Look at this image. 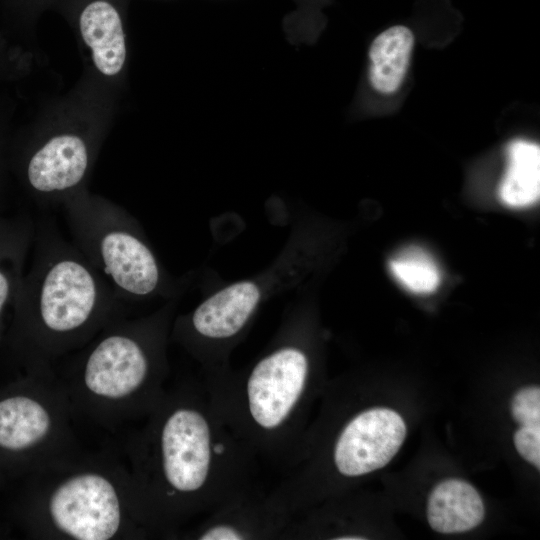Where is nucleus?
<instances>
[{"mask_svg":"<svg viewBox=\"0 0 540 540\" xmlns=\"http://www.w3.org/2000/svg\"><path fill=\"white\" fill-rule=\"evenodd\" d=\"M123 446L135 514L151 537L179 533L256 488V456L213 408L202 383L168 386Z\"/></svg>","mask_w":540,"mask_h":540,"instance_id":"nucleus-1","label":"nucleus"},{"mask_svg":"<svg viewBox=\"0 0 540 540\" xmlns=\"http://www.w3.org/2000/svg\"><path fill=\"white\" fill-rule=\"evenodd\" d=\"M307 323L296 309L250 364L203 377L215 411L256 456L288 469L306 434L316 386Z\"/></svg>","mask_w":540,"mask_h":540,"instance_id":"nucleus-2","label":"nucleus"},{"mask_svg":"<svg viewBox=\"0 0 540 540\" xmlns=\"http://www.w3.org/2000/svg\"><path fill=\"white\" fill-rule=\"evenodd\" d=\"M175 305L172 299L145 316H119L53 366L78 423L114 433L153 412L168 388Z\"/></svg>","mask_w":540,"mask_h":540,"instance_id":"nucleus-3","label":"nucleus"},{"mask_svg":"<svg viewBox=\"0 0 540 540\" xmlns=\"http://www.w3.org/2000/svg\"><path fill=\"white\" fill-rule=\"evenodd\" d=\"M33 256L14 307L15 344L30 368L54 366L124 315L84 255L50 225L34 229Z\"/></svg>","mask_w":540,"mask_h":540,"instance_id":"nucleus-4","label":"nucleus"},{"mask_svg":"<svg viewBox=\"0 0 540 540\" xmlns=\"http://www.w3.org/2000/svg\"><path fill=\"white\" fill-rule=\"evenodd\" d=\"M28 522L45 540L151 538L138 521L125 463L81 449L28 473Z\"/></svg>","mask_w":540,"mask_h":540,"instance_id":"nucleus-5","label":"nucleus"},{"mask_svg":"<svg viewBox=\"0 0 540 540\" xmlns=\"http://www.w3.org/2000/svg\"><path fill=\"white\" fill-rule=\"evenodd\" d=\"M65 206L71 242L119 302L174 299L180 287L168 276L133 216L84 195L68 198Z\"/></svg>","mask_w":540,"mask_h":540,"instance_id":"nucleus-6","label":"nucleus"},{"mask_svg":"<svg viewBox=\"0 0 540 540\" xmlns=\"http://www.w3.org/2000/svg\"><path fill=\"white\" fill-rule=\"evenodd\" d=\"M24 387L0 398V452L27 473L81 449L77 420L51 365L30 368Z\"/></svg>","mask_w":540,"mask_h":540,"instance_id":"nucleus-7","label":"nucleus"},{"mask_svg":"<svg viewBox=\"0 0 540 540\" xmlns=\"http://www.w3.org/2000/svg\"><path fill=\"white\" fill-rule=\"evenodd\" d=\"M406 424L396 411L374 407L343 423L327 456L333 474L343 479L365 476L386 466L406 437Z\"/></svg>","mask_w":540,"mask_h":540,"instance_id":"nucleus-8","label":"nucleus"},{"mask_svg":"<svg viewBox=\"0 0 540 540\" xmlns=\"http://www.w3.org/2000/svg\"><path fill=\"white\" fill-rule=\"evenodd\" d=\"M288 523L269 507L266 493L255 488L189 525L179 533L177 539H279Z\"/></svg>","mask_w":540,"mask_h":540,"instance_id":"nucleus-9","label":"nucleus"},{"mask_svg":"<svg viewBox=\"0 0 540 540\" xmlns=\"http://www.w3.org/2000/svg\"><path fill=\"white\" fill-rule=\"evenodd\" d=\"M88 165L89 153L84 141L76 135H59L32 155L27 165V180L37 193H63L81 183Z\"/></svg>","mask_w":540,"mask_h":540,"instance_id":"nucleus-10","label":"nucleus"},{"mask_svg":"<svg viewBox=\"0 0 540 540\" xmlns=\"http://www.w3.org/2000/svg\"><path fill=\"white\" fill-rule=\"evenodd\" d=\"M426 512L432 530L455 534L479 526L485 516V507L480 494L470 483L446 479L429 494Z\"/></svg>","mask_w":540,"mask_h":540,"instance_id":"nucleus-11","label":"nucleus"},{"mask_svg":"<svg viewBox=\"0 0 540 540\" xmlns=\"http://www.w3.org/2000/svg\"><path fill=\"white\" fill-rule=\"evenodd\" d=\"M80 30L92 49L97 69L113 76L123 67L126 48L121 19L116 9L104 1L89 4L80 16Z\"/></svg>","mask_w":540,"mask_h":540,"instance_id":"nucleus-12","label":"nucleus"},{"mask_svg":"<svg viewBox=\"0 0 540 540\" xmlns=\"http://www.w3.org/2000/svg\"><path fill=\"white\" fill-rule=\"evenodd\" d=\"M415 45L406 26L395 25L377 35L369 48V80L379 93H395L403 83Z\"/></svg>","mask_w":540,"mask_h":540,"instance_id":"nucleus-13","label":"nucleus"},{"mask_svg":"<svg viewBox=\"0 0 540 540\" xmlns=\"http://www.w3.org/2000/svg\"><path fill=\"white\" fill-rule=\"evenodd\" d=\"M508 166L499 187V196L510 207H526L540 196V148L538 144L516 140L507 148Z\"/></svg>","mask_w":540,"mask_h":540,"instance_id":"nucleus-14","label":"nucleus"},{"mask_svg":"<svg viewBox=\"0 0 540 540\" xmlns=\"http://www.w3.org/2000/svg\"><path fill=\"white\" fill-rule=\"evenodd\" d=\"M33 235L32 224L25 220L19 228L0 240V325L7 311H13Z\"/></svg>","mask_w":540,"mask_h":540,"instance_id":"nucleus-15","label":"nucleus"},{"mask_svg":"<svg viewBox=\"0 0 540 540\" xmlns=\"http://www.w3.org/2000/svg\"><path fill=\"white\" fill-rule=\"evenodd\" d=\"M389 268L403 287L416 294L431 293L440 284V271L435 261L418 247L401 250L390 260Z\"/></svg>","mask_w":540,"mask_h":540,"instance_id":"nucleus-16","label":"nucleus"},{"mask_svg":"<svg viewBox=\"0 0 540 540\" xmlns=\"http://www.w3.org/2000/svg\"><path fill=\"white\" fill-rule=\"evenodd\" d=\"M510 411L520 426H540V389L528 386L518 390L512 400Z\"/></svg>","mask_w":540,"mask_h":540,"instance_id":"nucleus-17","label":"nucleus"},{"mask_svg":"<svg viewBox=\"0 0 540 540\" xmlns=\"http://www.w3.org/2000/svg\"><path fill=\"white\" fill-rule=\"evenodd\" d=\"M518 454L540 469V426H520L513 436Z\"/></svg>","mask_w":540,"mask_h":540,"instance_id":"nucleus-18","label":"nucleus"},{"mask_svg":"<svg viewBox=\"0 0 540 540\" xmlns=\"http://www.w3.org/2000/svg\"><path fill=\"white\" fill-rule=\"evenodd\" d=\"M24 222V219L8 218L0 214V240L14 232Z\"/></svg>","mask_w":540,"mask_h":540,"instance_id":"nucleus-19","label":"nucleus"}]
</instances>
